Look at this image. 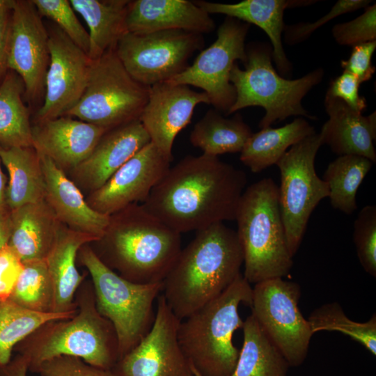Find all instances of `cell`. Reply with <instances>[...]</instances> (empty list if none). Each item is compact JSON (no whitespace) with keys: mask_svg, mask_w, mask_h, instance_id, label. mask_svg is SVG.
<instances>
[{"mask_svg":"<svg viewBox=\"0 0 376 376\" xmlns=\"http://www.w3.org/2000/svg\"><path fill=\"white\" fill-rule=\"evenodd\" d=\"M348 59L341 61L343 71L353 75L360 84L370 80L375 72L371 59L376 49V40L360 43L352 47Z\"/></svg>","mask_w":376,"mask_h":376,"instance_id":"cell-42","label":"cell"},{"mask_svg":"<svg viewBox=\"0 0 376 376\" xmlns=\"http://www.w3.org/2000/svg\"><path fill=\"white\" fill-rule=\"evenodd\" d=\"M29 370L27 361L19 354L6 365L0 366V376H28Z\"/></svg>","mask_w":376,"mask_h":376,"instance_id":"cell-46","label":"cell"},{"mask_svg":"<svg viewBox=\"0 0 376 376\" xmlns=\"http://www.w3.org/2000/svg\"><path fill=\"white\" fill-rule=\"evenodd\" d=\"M324 104L329 119L319 133L322 144L328 145L339 156L359 155L375 163V112L364 116L328 93Z\"/></svg>","mask_w":376,"mask_h":376,"instance_id":"cell-23","label":"cell"},{"mask_svg":"<svg viewBox=\"0 0 376 376\" xmlns=\"http://www.w3.org/2000/svg\"><path fill=\"white\" fill-rule=\"evenodd\" d=\"M81 260L93 280L96 309L116 332L120 359L152 327L154 302L162 293V282L130 281L110 269L90 247L82 251Z\"/></svg>","mask_w":376,"mask_h":376,"instance_id":"cell-7","label":"cell"},{"mask_svg":"<svg viewBox=\"0 0 376 376\" xmlns=\"http://www.w3.org/2000/svg\"><path fill=\"white\" fill-rule=\"evenodd\" d=\"M243 261L236 231L224 223L196 231L163 280L162 294L182 320L227 289Z\"/></svg>","mask_w":376,"mask_h":376,"instance_id":"cell-2","label":"cell"},{"mask_svg":"<svg viewBox=\"0 0 376 376\" xmlns=\"http://www.w3.org/2000/svg\"><path fill=\"white\" fill-rule=\"evenodd\" d=\"M180 322L161 293L152 327L118 359L114 370L120 376H194L179 344Z\"/></svg>","mask_w":376,"mask_h":376,"instance_id":"cell-15","label":"cell"},{"mask_svg":"<svg viewBox=\"0 0 376 376\" xmlns=\"http://www.w3.org/2000/svg\"><path fill=\"white\" fill-rule=\"evenodd\" d=\"M243 276L254 285L288 275L293 265L281 215L278 186L270 178L246 187L235 214Z\"/></svg>","mask_w":376,"mask_h":376,"instance_id":"cell-5","label":"cell"},{"mask_svg":"<svg viewBox=\"0 0 376 376\" xmlns=\"http://www.w3.org/2000/svg\"><path fill=\"white\" fill-rule=\"evenodd\" d=\"M0 158L9 173L6 202L10 211L45 201V181L40 158L33 146H0Z\"/></svg>","mask_w":376,"mask_h":376,"instance_id":"cell-28","label":"cell"},{"mask_svg":"<svg viewBox=\"0 0 376 376\" xmlns=\"http://www.w3.org/2000/svg\"><path fill=\"white\" fill-rule=\"evenodd\" d=\"M33 371L40 376H120L113 369L99 368L79 358L68 356L45 361Z\"/></svg>","mask_w":376,"mask_h":376,"instance_id":"cell-41","label":"cell"},{"mask_svg":"<svg viewBox=\"0 0 376 376\" xmlns=\"http://www.w3.org/2000/svg\"><path fill=\"white\" fill-rule=\"evenodd\" d=\"M252 134L240 115L226 118L216 109H210L194 125L189 139L203 154L218 157L240 152Z\"/></svg>","mask_w":376,"mask_h":376,"instance_id":"cell-32","label":"cell"},{"mask_svg":"<svg viewBox=\"0 0 376 376\" xmlns=\"http://www.w3.org/2000/svg\"><path fill=\"white\" fill-rule=\"evenodd\" d=\"M361 84L351 73L346 71L333 79L327 93L345 103L354 111L362 113L367 107L366 100L359 94Z\"/></svg>","mask_w":376,"mask_h":376,"instance_id":"cell-43","label":"cell"},{"mask_svg":"<svg viewBox=\"0 0 376 376\" xmlns=\"http://www.w3.org/2000/svg\"><path fill=\"white\" fill-rule=\"evenodd\" d=\"M191 367L194 376H201V375L192 366Z\"/></svg>","mask_w":376,"mask_h":376,"instance_id":"cell-50","label":"cell"},{"mask_svg":"<svg viewBox=\"0 0 376 376\" xmlns=\"http://www.w3.org/2000/svg\"><path fill=\"white\" fill-rule=\"evenodd\" d=\"M75 311L41 312L24 308L10 299L0 301V366L10 361L15 345L40 327L72 318Z\"/></svg>","mask_w":376,"mask_h":376,"instance_id":"cell-33","label":"cell"},{"mask_svg":"<svg viewBox=\"0 0 376 376\" xmlns=\"http://www.w3.org/2000/svg\"><path fill=\"white\" fill-rule=\"evenodd\" d=\"M1 162L0 158V212L8 209L6 202V177L1 170Z\"/></svg>","mask_w":376,"mask_h":376,"instance_id":"cell-48","label":"cell"},{"mask_svg":"<svg viewBox=\"0 0 376 376\" xmlns=\"http://www.w3.org/2000/svg\"><path fill=\"white\" fill-rule=\"evenodd\" d=\"M150 142L139 120L117 127L105 132L91 154L74 170L93 191Z\"/></svg>","mask_w":376,"mask_h":376,"instance_id":"cell-21","label":"cell"},{"mask_svg":"<svg viewBox=\"0 0 376 376\" xmlns=\"http://www.w3.org/2000/svg\"><path fill=\"white\" fill-rule=\"evenodd\" d=\"M208 14H223L227 17L253 24L263 30L272 43V56L278 71L286 75L292 70L282 44L285 24L284 11L287 8L304 6L317 1L306 0H244L235 3L195 1Z\"/></svg>","mask_w":376,"mask_h":376,"instance_id":"cell-24","label":"cell"},{"mask_svg":"<svg viewBox=\"0 0 376 376\" xmlns=\"http://www.w3.org/2000/svg\"><path fill=\"white\" fill-rule=\"evenodd\" d=\"M334 38L339 45L354 46L375 40L376 39V5L368 6L363 14L344 23L336 24L332 27Z\"/></svg>","mask_w":376,"mask_h":376,"instance_id":"cell-39","label":"cell"},{"mask_svg":"<svg viewBox=\"0 0 376 376\" xmlns=\"http://www.w3.org/2000/svg\"><path fill=\"white\" fill-rule=\"evenodd\" d=\"M308 321L313 334L320 331H340L363 345L376 355V315L365 322L350 320L337 302L325 304L311 312Z\"/></svg>","mask_w":376,"mask_h":376,"instance_id":"cell-35","label":"cell"},{"mask_svg":"<svg viewBox=\"0 0 376 376\" xmlns=\"http://www.w3.org/2000/svg\"><path fill=\"white\" fill-rule=\"evenodd\" d=\"M322 145L319 133L315 132L291 146L276 164L281 173L280 212L292 257L299 248L311 213L329 195L328 185L315 169Z\"/></svg>","mask_w":376,"mask_h":376,"instance_id":"cell-10","label":"cell"},{"mask_svg":"<svg viewBox=\"0 0 376 376\" xmlns=\"http://www.w3.org/2000/svg\"><path fill=\"white\" fill-rule=\"evenodd\" d=\"M23 269L9 298L36 311H51L52 288L45 259L23 263Z\"/></svg>","mask_w":376,"mask_h":376,"instance_id":"cell-36","label":"cell"},{"mask_svg":"<svg viewBox=\"0 0 376 376\" xmlns=\"http://www.w3.org/2000/svg\"><path fill=\"white\" fill-rule=\"evenodd\" d=\"M246 52L245 68H240L235 63L230 72V81L236 97L228 114L248 107H261L265 111L259 123L261 129L292 116L315 118L304 109L301 101L322 80V68H317L299 79H288L274 68L269 45L252 43Z\"/></svg>","mask_w":376,"mask_h":376,"instance_id":"cell-6","label":"cell"},{"mask_svg":"<svg viewBox=\"0 0 376 376\" xmlns=\"http://www.w3.org/2000/svg\"><path fill=\"white\" fill-rule=\"evenodd\" d=\"M50 61L49 34L32 0H15L8 46V68L22 78L30 109L40 108Z\"/></svg>","mask_w":376,"mask_h":376,"instance_id":"cell-14","label":"cell"},{"mask_svg":"<svg viewBox=\"0 0 376 376\" xmlns=\"http://www.w3.org/2000/svg\"><path fill=\"white\" fill-rule=\"evenodd\" d=\"M24 84L9 70L0 86V146H33L31 111L24 100Z\"/></svg>","mask_w":376,"mask_h":376,"instance_id":"cell-31","label":"cell"},{"mask_svg":"<svg viewBox=\"0 0 376 376\" xmlns=\"http://www.w3.org/2000/svg\"><path fill=\"white\" fill-rule=\"evenodd\" d=\"M315 132L303 118L278 128L267 127L253 133L240 152V161L253 173H259L278 161L291 146Z\"/></svg>","mask_w":376,"mask_h":376,"instance_id":"cell-29","label":"cell"},{"mask_svg":"<svg viewBox=\"0 0 376 376\" xmlns=\"http://www.w3.org/2000/svg\"><path fill=\"white\" fill-rule=\"evenodd\" d=\"M41 17L49 18L86 54H88V32L81 25L68 0H32Z\"/></svg>","mask_w":376,"mask_h":376,"instance_id":"cell-37","label":"cell"},{"mask_svg":"<svg viewBox=\"0 0 376 376\" xmlns=\"http://www.w3.org/2000/svg\"><path fill=\"white\" fill-rule=\"evenodd\" d=\"M354 242L359 262L370 276H376V206L368 205L358 214L354 224Z\"/></svg>","mask_w":376,"mask_h":376,"instance_id":"cell-38","label":"cell"},{"mask_svg":"<svg viewBox=\"0 0 376 376\" xmlns=\"http://www.w3.org/2000/svg\"><path fill=\"white\" fill-rule=\"evenodd\" d=\"M23 267V263L6 245L0 252V301L10 298Z\"/></svg>","mask_w":376,"mask_h":376,"instance_id":"cell-44","label":"cell"},{"mask_svg":"<svg viewBox=\"0 0 376 376\" xmlns=\"http://www.w3.org/2000/svg\"><path fill=\"white\" fill-rule=\"evenodd\" d=\"M128 32L145 33L181 30L207 33L215 24L210 14L188 0L131 1L127 17Z\"/></svg>","mask_w":376,"mask_h":376,"instance_id":"cell-22","label":"cell"},{"mask_svg":"<svg viewBox=\"0 0 376 376\" xmlns=\"http://www.w3.org/2000/svg\"><path fill=\"white\" fill-rule=\"evenodd\" d=\"M12 230L10 211L8 209L0 212V252L8 245Z\"/></svg>","mask_w":376,"mask_h":376,"instance_id":"cell-47","label":"cell"},{"mask_svg":"<svg viewBox=\"0 0 376 376\" xmlns=\"http://www.w3.org/2000/svg\"><path fill=\"white\" fill-rule=\"evenodd\" d=\"M249 25L227 17L217 30L216 40L167 82L201 88L217 111L228 114L236 97L230 72L237 60L246 62L244 42Z\"/></svg>","mask_w":376,"mask_h":376,"instance_id":"cell-13","label":"cell"},{"mask_svg":"<svg viewBox=\"0 0 376 376\" xmlns=\"http://www.w3.org/2000/svg\"><path fill=\"white\" fill-rule=\"evenodd\" d=\"M242 329L243 343L231 376H286L288 363L252 314Z\"/></svg>","mask_w":376,"mask_h":376,"instance_id":"cell-30","label":"cell"},{"mask_svg":"<svg viewBox=\"0 0 376 376\" xmlns=\"http://www.w3.org/2000/svg\"><path fill=\"white\" fill-rule=\"evenodd\" d=\"M103 240L122 277L140 284L162 283L177 259L180 233L137 203L110 216Z\"/></svg>","mask_w":376,"mask_h":376,"instance_id":"cell-3","label":"cell"},{"mask_svg":"<svg viewBox=\"0 0 376 376\" xmlns=\"http://www.w3.org/2000/svg\"><path fill=\"white\" fill-rule=\"evenodd\" d=\"M131 1L70 0L88 26L90 47L88 56L96 60L116 49L119 40L128 33L127 17Z\"/></svg>","mask_w":376,"mask_h":376,"instance_id":"cell-27","label":"cell"},{"mask_svg":"<svg viewBox=\"0 0 376 376\" xmlns=\"http://www.w3.org/2000/svg\"><path fill=\"white\" fill-rule=\"evenodd\" d=\"M150 86L136 81L110 50L91 60L86 87L77 104L65 116L107 130L139 120Z\"/></svg>","mask_w":376,"mask_h":376,"instance_id":"cell-8","label":"cell"},{"mask_svg":"<svg viewBox=\"0 0 376 376\" xmlns=\"http://www.w3.org/2000/svg\"><path fill=\"white\" fill-rule=\"evenodd\" d=\"M21 355L33 370L42 363L61 356L77 357L105 369H113L119 359L118 341L109 321L88 304L72 318L58 321Z\"/></svg>","mask_w":376,"mask_h":376,"instance_id":"cell-9","label":"cell"},{"mask_svg":"<svg viewBox=\"0 0 376 376\" xmlns=\"http://www.w3.org/2000/svg\"><path fill=\"white\" fill-rule=\"evenodd\" d=\"M251 302L252 288L240 274L218 297L180 320L179 344L201 376H231L240 353L233 337L244 324L239 306Z\"/></svg>","mask_w":376,"mask_h":376,"instance_id":"cell-4","label":"cell"},{"mask_svg":"<svg viewBox=\"0 0 376 376\" xmlns=\"http://www.w3.org/2000/svg\"><path fill=\"white\" fill-rule=\"evenodd\" d=\"M171 161L151 142L125 162L101 187L93 191L88 204L111 216L148 198L170 168Z\"/></svg>","mask_w":376,"mask_h":376,"instance_id":"cell-17","label":"cell"},{"mask_svg":"<svg viewBox=\"0 0 376 376\" xmlns=\"http://www.w3.org/2000/svg\"><path fill=\"white\" fill-rule=\"evenodd\" d=\"M93 241L99 240L70 228H60L45 258L52 288L51 311H73V296L83 279L75 264L77 253L83 244Z\"/></svg>","mask_w":376,"mask_h":376,"instance_id":"cell-26","label":"cell"},{"mask_svg":"<svg viewBox=\"0 0 376 376\" xmlns=\"http://www.w3.org/2000/svg\"><path fill=\"white\" fill-rule=\"evenodd\" d=\"M107 130L63 116L32 126L33 147L62 170L75 169L93 152Z\"/></svg>","mask_w":376,"mask_h":376,"instance_id":"cell-19","label":"cell"},{"mask_svg":"<svg viewBox=\"0 0 376 376\" xmlns=\"http://www.w3.org/2000/svg\"><path fill=\"white\" fill-rule=\"evenodd\" d=\"M373 164L368 158L355 155L339 156L329 164L322 180L328 185L334 208L347 214L357 209V190Z\"/></svg>","mask_w":376,"mask_h":376,"instance_id":"cell-34","label":"cell"},{"mask_svg":"<svg viewBox=\"0 0 376 376\" xmlns=\"http://www.w3.org/2000/svg\"><path fill=\"white\" fill-rule=\"evenodd\" d=\"M370 2L369 0H338L329 13L314 22L285 25L283 30L285 42L291 45L301 42L322 24L341 15L365 8Z\"/></svg>","mask_w":376,"mask_h":376,"instance_id":"cell-40","label":"cell"},{"mask_svg":"<svg viewBox=\"0 0 376 376\" xmlns=\"http://www.w3.org/2000/svg\"><path fill=\"white\" fill-rule=\"evenodd\" d=\"M14 3L15 0H0V13L6 8H12Z\"/></svg>","mask_w":376,"mask_h":376,"instance_id":"cell-49","label":"cell"},{"mask_svg":"<svg viewBox=\"0 0 376 376\" xmlns=\"http://www.w3.org/2000/svg\"><path fill=\"white\" fill-rule=\"evenodd\" d=\"M10 217V249L23 263L45 259L61 228L45 200L11 210Z\"/></svg>","mask_w":376,"mask_h":376,"instance_id":"cell-25","label":"cell"},{"mask_svg":"<svg viewBox=\"0 0 376 376\" xmlns=\"http://www.w3.org/2000/svg\"><path fill=\"white\" fill-rule=\"evenodd\" d=\"M299 284L283 278L259 282L252 288L251 314L290 367L305 361L314 334L298 303Z\"/></svg>","mask_w":376,"mask_h":376,"instance_id":"cell-11","label":"cell"},{"mask_svg":"<svg viewBox=\"0 0 376 376\" xmlns=\"http://www.w3.org/2000/svg\"><path fill=\"white\" fill-rule=\"evenodd\" d=\"M246 173L218 157L189 155L169 169L142 204L179 233L235 219Z\"/></svg>","mask_w":376,"mask_h":376,"instance_id":"cell-1","label":"cell"},{"mask_svg":"<svg viewBox=\"0 0 376 376\" xmlns=\"http://www.w3.org/2000/svg\"><path fill=\"white\" fill-rule=\"evenodd\" d=\"M47 31L50 61L45 97L35 112V123L65 116L77 104L86 87L91 65L87 54L57 25L49 26Z\"/></svg>","mask_w":376,"mask_h":376,"instance_id":"cell-16","label":"cell"},{"mask_svg":"<svg viewBox=\"0 0 376 376\" xmlns=\"http://www.w3.org/2000/svg\"><path fill=\"white\" fill-rule=\"evenodd\" d=\"M201 103L210 104L207 94L186 85L165 81L150 86L139 120L150 142L171 161L175 137L190 123L195 107Z\"/></svg>","mask_w":376,"mask_h":376,"instance_id":"cell-18","label":"cell"},{"mask_svg":"<svg viewBox=\"0 0 376 376\" xmlns=\"http://www.w3.org/2000/svg\"><path fill=\"white\" fill-rule=\"evenodd\" d=\"M38 155L45 181V200L58 221L72 230L101 240L109 226L110 216L93 209L61 169L48 157Z\"/></svg>","mask_w":376,"mask_h":376,"instance_id":"cell-20","label":"cell"},{"mask_svg":"<svg viewBox=\"0 0 376 376\" xmlns=\"http://www.w3.org/2000/svg\"><path fill=\"white\" fill-rule=\"evenodd\" d=\"M203 45L201 34L181 30L128 32L118 42L116 52L132 77L151 86L185 70L189 58Z\"/></svg>","mask_w":376,"mask_h":376,"instance_id":"cell-12","label":"cell"},{"mask_svg":"<svg viewBox=\"0 0 376 376\" xmlns=\"http://www.w3.org/2000/svg\"><path fill=\"white\" fill-rule=\"evenodd\" d=\"M13 7L0 13V86L9 70L8 46Z\"/></svg>","mask_w":376,"mask_h":376,"instance_id":"cell-45","label":"cell"}]
</instances>
